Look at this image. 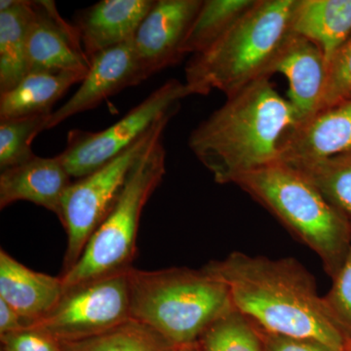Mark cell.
Wrapping results in <instances>:
<instances>
[{"label":"cell","instance_id":"obj_29","mask_svg":"<svg viewBox=\"0 0 351 351\" xmlns=\"http://www.w3.org/2000/svg\"><path fill=\"white\" fill-rule=\"evenodd\" d=\"M258 329L267 351H341L316 339L291 338Z\"/></svg>","mask_w":351,"mask_h":351},{"label":"cell","instance_id":"obj_25","mask_svg":"<svg viewBox=\"0 0 351 351\" xmlns=\"http://www.w3.org/2000/svg\"><path fill=\"white\" fill-rule=\"evenodd\" d=\"M50 115L0 120V170L22 165L36 156L32 144L47 128Z\"/></svg>","mask_w":351,"mask_h":351},{"label":"cell","instance_id":"obj_8","mask_svg":"<svg viewBox=\"0 0 351 351\" xmlns=\"http://www.w3.org/2000/svg\"><path fill=\"white\" fill-rule=\"evenodd\" d=\"M193 96L186 83L170 80L112 126L98 132H69L59 157L69 176L82 179L128 149L165 115L177 114L182 101Z\"/></svg>","mask_w":351,"mask_h":351},{"label":"cell","instance_id":"obj_18","mask_svg":"<svg viewBox=\"0 0 351 351\" xmlns=\"http://www.w3.org/2000/svg\"><path fill=\"white\" fill-rule=\"evenodd\" d=\"M293 29L315 44L329 63L351 38V0H298Z\"/></svg>","mask_w":351,"mask_h":351},{"label":"cell","instance_id":"obj_7","mask_svg":"<svg viewBox=\"0 0 351 351\" xmlns=\"http://www.w3.org/2000/svg\"><path fill=\"white\" fill-rule=\"evenodd\" d=\"M176 114L162 117L137 142L91 174L71 182L63 196L61 215L68 244L61 276L75 267L92 235L119 199L129 173L152 140L163 133Z\"/></svg>","mask_w":351,"mask_h":351},{"label":"cell","instance_id":"obj_5","mask_svg":"<svg viewBox=\"0 0 351 351\" xmlns=\"http://www.w3.org/2000/svg\"><path fill=\"white\" fill-rule=\"evenodd\" d=\"M232 184L311 249L328 276H336L350 249L351 218L331 204L300 171L276 161L239 176Z\"/></svg>","mask_w":351,"mask_h":351},{"label":"cell","instance_id":"obj_30","mask_svg":"<svg viewBox=\"0 0 351 351\" xmlns=\"http://www.w3.org/2000/svg\"><path fill=\"white\" fill-rule=\"evenodd\" d=\"M27 328H31L29 322L13 307L0 299V336L22 331Z\"/></svg>","mask_w":351,"mask_h":351},{"label":"cell","instance_id":"obj_32","mask_svg":"<svg viewBox=\"0 0 351 351\" xmlns=\"http://www.w3.org/2000/svg\"><path fill=\"white\" fill-rule=\"evenodd\" d=\"M346 351H351V341H348V346H346Z\"/></svg>","mask_w":351,"mask_h":351},{"label":"cell","instance_id":"obj_27","mask_svg":"<svg viewBox=\"0 0 351 351\" xmlns=\"http://www.w3.org/2000/svg\"><path fill=\"white\" fill-rule=\"evenodd\" d=\"M350 96L351 38L337 51L328 63L326 88L318 110L332 107Z\"/></svg>","mask_w":351,"mask_h":351},{"label":"cell","instance_id":"obj_16","mask_svg":"<svg viewBox=\"0 0 351 351\" xmlns=\"http://www.w3.org/2000/svg\"><path fill=\"white\" fill-rule=\"evenodd\" d=\"M71 176L59 157H39L1 171L0 208L27 201L61 215L62 199L71 184Z\"/></svg>","mask_w":351,"mask_h":351},{"label":"cell","instance_id":"obj_28","mask_svg":"<svg viewBox=\"0 0 351 351\" xmlns=\"http://www.w3.org/2000/svg\"><path fill=\"white\" fill-rule=\"evenodd\" d=\"M0 339L1 351H62L61 343L36 328L4 335Z\"/></svg>","mask_w":351,"mask_h":351},{"label":"cell","instance_id":"obj_23","mask_svg":"<svg viewBox=\"0 0 351 351\" xmlns=\"http://www.w3.org/2000/svg\"><path fill=\"white\" fill-rule=\"evenodd\" d=\"M289 165L300 171L331 204L351 218V152Z\"/></svg>","mask_w":351,"mask_h":351},{"label":"cell","instance_id":"obj_21","mask_svg":"<svg viewBox=\"0 0 351 351\" xmlns=\"http://www.w3.org/2000/svg\"><path fill=\"white\" fill-rule=\"evenodd\" d=\"M257 0H203L182 46L184 56L200 54L219 40Z\"/></svg>","mask_w":351,"mask_h":351},{"label":"cell","instance_id":"obj_4","mask_svg":"<svg viewBox=\"0 0 351 351\" xmlns=\"http://www.w3.org/2000/svg\"><path fill=\"white\" fill-rule=\"evenodd\" d=\"M131 318L175 348L197 343L215 322L234 311L228 285L205 267L128 270Z\"/></svg>","mask_w":351,"mask_h":351},{"label":"cell","instance_id":"obj_10","mask_svg":"<svg viewBox=\"0 0 351 351\" xmlns=\"http://www.w3.org/2000/svg\"><path fill=\"white\" fill-rule=\"evenodd\" d=\"M27 31L29 73H78L87 75L91 61L73 23L60 14L53 0L31 1Z\"/></svg>","mask_w":351,"mask_h":351},{"label":"cell","instance_id":"obj_31","mask_svg":"<svg viewBox=\"0 0 351 351\" xmlns=\"http://www.w3.org/2000/svg\"><path fill=\"white\" fill-rule=\"evenodd\" d=\"M173 351H202V350H201L198 343H193V345L178 346V348H174Z\"/></svg>","mask_w":351,"mask_h":351},{"label":"cell","instance_id":"obj_20","mask_svg":"<svg viewBox=\"0 0 351 351\" xmlns=\"http://www.w3.org/2000/svg\"><path fill=\"white\" fill-rule=\"evenodd\" d=\"M31 1L16 0L15 5L0 12V94L19 84L29 73L27 31Z\"/></svg>","mask_w":351,"mask_h":351},{"label":"cell","instance_id":"obj_22","mask_svg":"<svg viewBox=\"0 0 351 351\" xmlns=\"http://www.w3.org/2000/svg\"><path fill=\"white\" fill-rule=\"evenodd\" d=\"M61 346L62 351H173L176 348L151 327L133 318L97 336L61 343Z\"/></svg>","mask_w":351,"mask_h":351},{"label":"cell","instance_id":"obj_15","mask_svg":"<svg viewBox=\"0 0 351 351\" xmlns=\"http://www.w3.org/2000/svg\"><path fill=\"white\" fill-rule=\"evenodd\" d=\"M156 0H101L78 12L75 24L89 59L135 38Z\"/></svg>","mask_w":351,"mask_h":351},{"label":"cell","instance_id":"obj_1","mask_svg":"<svg viewBox=\"0 0 351 351\" xmlns=\"http://www.w3.org/2000/svg\"><path fill=\"white\" fill-rule=\"evenodd\" d=\"M204 267L228 285L235 311L263 331L346 350L348 339L332 323L315 278L295 258L233 252Z\"/></svg>","mask_w":351,"mask_h":351},{"label":"cell","instance_id":"obj_12","mask_svg":"<svg viewBox=\"0 0 351 351\" xmlns=\"http://www.w3.org/2000/svg\"><path fill=\"white\" fill-rule=\"evenodd\" d=\"M90 61L91 66L80 88L62 107L51 113L46 130L78 113L93 110L113 95L147 80L133 40L103 51Z\"/></svg>","mask_w":351,"mask_h":351},{"label":"cell","instance_id":"obj_17","mask_svg":"<svg viewBox=\"0 0 351 351\" xmlns=\"http://www.w3.org/2000/svg\"><path fill=\"white\" fill-rule=\"evenodd\" d=\"M64 292L61 277L34 271L0 250V299L31 327L57 306Z\"/></svg>","mask_w":351,"mask_h":351},{"label":"cell","instance_id":"obj_2","mask_svg":"<svg viewBox=\"0 0 351 351\" xmlns=\"http://www.w3.org/2000/svg\"><path fill=\"white\" fill-rule=\"evenodd\" d=\"M297 114L269 82L262 78L226 98L193 129L189 147L219 184L278 161L284 134Z\"/></svg>","mask_w":351,"mask_h":351},{"label":"cell","instance_id":"obj_11","mask_svg":"<svg viewBox=\"0 0 351 351\" xmlns=\"http://www.w3.org/2000/svg\"><path fill=\"white\" fill-rule=\"evenodd\" d=\"M203 0H156L133 39L145 77L177 64Z\"/></svg>","mask_w":351,"mask_h":351},{"label":"cell","instance_id":"obj_13","mask_svg":"<svg viewBox=\"0 0 351 351\" xmlns=\"http://www.w3.org/2000/svg\"><path fill=\"white\" fill-rule=\"evenodd\" d=\"M351 152V96L291 127L279 145L278 161L309 162Z\"/></svg>","mask_w":351,"mask_h":351},{"label":"cell","instance_id":"obj_24","mask_svg":"<svg viewBox=\"0 0 351 351\" xmlns=\"http://www.w3.org/2000/svg\"><path fill=\"white\" fill-rule=\"evenodd\" d=\"M197 343L202 351H267L258 327L235 309L215 322Z\"/></svg>","mask_w":351,"mask_h":351},{"label":"cell","instance_id":"obj_3","mask_svg":"<svg viewBox=\"0 0 351 351\" xmlns=\"http://www.w3.org/2000/svg\"><path fill=\"white\" fill-rule=\"evenodd\" d=\"M298 0H257L213 46L191 58L184 69L191 95L219 91L232 96L251 83L270 78L289 39Z\"/></svg>","mask_w":351,"mask_h":351},{"label":"cell","instance_id":"obj_26","mask_svg":"<svg viewBox=\"0 0 351 351\" xmlns=\"http://www.w3.org/2000/svg\"><path fill=\"white\" fill-rule=\"evenodd\" d=\"M332 280L331 289L323 295L325 306L335 326L351 341V242L345 261Z\"/></svg>","mask_w":351,"mask_h":351},{"label":"cell","instance_id":"obj_6","mask_svg":"<svg viewBox=\"0 0 351 351\" xmlns=\"http://www.w3.org/2000/svg\"><path fill=\"white\" fill-rule=\"evenodd\" d=\"M166 173L163 133L152 140L129 173L119 199L88 242L82 257L60 276L64 289L132 269L141 216Z\"/></svg>","mask_w":351,"mask_h":351},{"label":"cell","instance_id":"obj_14","mask_svg":"<svg viewBox=\"0 0 351 351\" xmlns=\"http://www.w3.org/2000/svg\"><path fill=\"white\" fill-rule=\"evenodd\" d=\"M277 73L287 78V100L297 114L295 124L313 117L320 108L326 88L328 62L322 51L294 34L272 66L270 75Z\"/></svg>","mask_w":351,"mask_h":351},{"label":"cell","instance_id":"obj_9","mask_svg":"<svg viewBox=\"0 0 351 351\" xmlns=\"http://www.w3.org/2000/svg\"><path fill=\"white\" fill-rule=\"evenodd\" d=\"M131 319L128 270L64 289L57 306L34 324L59 343L97 336Z\"/></svg>","mask_w":351,"mask_h":351},{"label":"cell","instance_id":"obj_19","mask_svg":"<svg viewBox=\"0 0 351 351\" xmlns=\"http://www.w3.org/2000/svg\"><path fill=\"white\" fill-rule=\"evenodd\" d=\"M85 76L69 71L27 73L13 89L0 94V120L51 114L55 104Z\"/></svg>","mask_w":351,"mask_h":351}]
</instances>
